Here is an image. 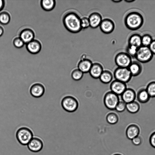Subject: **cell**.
<instances>
[{"label":"cell","instance_id":"19","mask_svg":"<svg viewBox=\"0 0 155 155\" xmlns=\"http://www.w3.org/2000/svg\"><path fill=\"white\" fill-rule=\"evenodd\" d=\"M93 63L89 59L84 58L81 60L78 64V68L83 73L89 72Z\"/></svg>","mask_w":155,"mask_h":155},{"label":"cell","instance_id":"34","mask_svg":"<svg viewBox=\"0 0 155 155\" xmlns=\"http://www.w3.org/2000/svg\"><path fill=\"white\" fill-rule=\"evenodd\" d=\"M14 45L16 48H21L23 47L25 44L21 39L19 37H16L13 41Z\"/></svg>","mask_w":155,"mask_h":155},{"label":"cell","instance_id":"22","mask_svg":"<svg viewBox=\"0 0 155 155\" xmlns=\"http://www.w3.org/2000/svg\"><path fill=\"white\" fill-rule=\"evenodd\" d=\"M128 43L129 45H133L138 48L142 46L141 37L137 34L132 35L128 39Z\"/></svg>","mask_w":155,"mask_h":155},{"label":"cell","instance_id":"12","mask_svg":"<svg viewBox=\"0 0 155 155\" xmlns=\"http://www.w3.org/2000/svg\"><path fill=\"white\" fill-rule=\"evenodd\" d=\"M28 149L33 152H38L40 151L43 147V143L40 139L33 137L27 145Z\"/></svg>","mask_w":155,"mask_h":155},{"label":"cell","instance_id":"2","mask_svg":"<svg viewBox=\"0 0 155 155\" xmlns=\"http://www.w3.org/2000/svg\"><path fill=\"white\" fill-rule=\"evenodd\" d=\"M143 19L142 16L137 12L129 13L125 17V24L129 29L135 30L138 29L143 25Z\"/></svg>","mask_w":155,"mask_h":155},{"label":"cell","instance_id":"40","mask_svg":"<svg viewBox=\"0 0 155 155\" xmlns=\"http://www.w3.org/2000/svg\"><path fill=\"white\" fill-rule=\"evenodd\" d=\"M122 0H112L111 1L114 3H119L121 2Z\"/></svg>","mask_w":155,"mask_h":155},{"label":"cell","instance_id":"1","mask_svg":"<svg viewBox=\"0 0 155 155\" xmlns=\"http://www.w3.org/2000/svg\"><path fill=\"white\" fill-rule=\"evenodd\" d=\"M63 25L70 32L78 33L82 29L81 25V18L75 12H72L67 13L63 18Z\"/></svg>","mask_w":155,"mask_h":155},{"label":"cell","instance_id":"25","mask_svg":"<svg viewBox=\"0 0 155 155\" xmlns=\"http://www.w3.org/2000/svg\"><path fill=\"white\" fill-rule=\"evenodd\" d=\"M140 106L139 104L136 101L126 104V109L129 113L135 114L139 111Z\"/></svg>","mask_w":155,"mask_h":155},{"label":"cell","instance_id":"8","mask_svg":"<svg viewBox=\"0 0 155 155\" xmlns=\"http://www.w3.org/2000/svg\"><path fill=\"white\" fill-rule=\"evenodd\" d=\"M115 61L118 67L128 68L132 61L131 57L127 53L121 52L116 55Z\"/></svg>","mask_w":155,"mask_h":155},{"label":"cell","instance_id":"42","mask_svg":"<svg viewBox=\"0 0 155 155\" xmlns=\"http://www.w3.org/2000/svg\"><path fill=\"white\" fill-rule=\"evenodd\" d=\"M114 155H122L120 154H115Z\"/></svg>","mask_w":155,"mask_h":155},{"label":"cell","instance_id":"29","mask_svg":"<svg viewBox=\"0 0 155 155\" xmlns=\"http://www.w3.org/2000/svg\"><path fill=\"white\" fill-rule=\"evenodd\" d=\"M83 74L84 73L78 68L74 69L72 71L71 76L73 80L78 81L82 79Z\"/></svg>","mask_w":155,"mask_h":155},{"label":"cell","instance_id":"13","mask_svg":"<svg viewBox=\"0 0 155 155\" xmlns=\"http://www.w3.org/2000/svg\"><path fill=\"white\" fill-rule=\"evenodd\" d=\"M90 27L95 28L99 26L102 19L101 15L97 12H94L89 15L88 18Z\"/></svg>","mask_w":155,"mask_h":155},{"label":"cell","instance_id":"38","mask_svg":"<svg viewBox=\"0 0 155 155\" xmlns=\"http://www.w3.org/2000/svg\"><path fill=\"white\" fill-rule=\"evenodd\" d=\"M5 5V1L3 0H0V12L3 9Z\"/></svg>","mask_w":155,"mask_h":155},{"label":"cell","instance_id":"11","mask_svg":"<svg viewBox=\"0 0 155 155\" xmlns=\"http://www.w3.org/2000/svg\"><path fill=\"white\" fill-rule=\"evenodd\" d=\"M45 92L44 86L39 83L32 84L30 88V93L34 97L39 98L43 95Z\"/></svg>","mask_w":155,"mask_h":155},{"label":"cell","instance_id":"26","mask_svg":"<svg viewBox=\"0 0 155 155\" xmlns=\"http://www.w3.org/2000/svg\"><path fill=\"white\" fill-rule=\"evenodd\" d=\"M106 120L109 124H114L118 122L119 117L116 113L113 112H110L106 116Z\"/></svg>","mask_w":155,"mask_h":155},{"label":"cell","instance_id":"20","mask_svg":"<svg viewBox=\"0 0 155 155\" xmlns=\"http://www.w3.org/2000/svg\"><path fill=\"white\" fill-rule=\"evenodd\" d=\"M132 76L139 75L142 72V67L140 63L138 61H132L128 67Z\"/></svg>","mask_w":155,"mask_h":155},{"label":"cell","instance_id":"35","mask_svg":"<svg viewBox=\"0 0 155 155\" xmlns=\"http://www.w3.org/2000/svg\"><path fill=\"white\" fill-rule=\"evenodd\" d=\"M131 140L133 144L135 146L140 145L142 142L141 138L138 136L134 137Z\"/></svg>","mask_w":155,"mask_h":155},{"label":"cell","instance_id":"21","mask_svg":"<svg viewBox=\"0 0 155 155\" xmlns=\"http://www.w3.org/2000/svg\"><path fill=\"white\" fill-rule=\"evenodd\" d=\"M137 97L138 101L142 103L148 102L150 98L146 88H141L138 90Z\"/></svg>","mask_w":155,"mask_h":155},{"label":"cell","instance_id":"31","mask_svg":"<svg viewBox=\"0 0 155 155\" xmlns=\"http://www.w3.org/2000/svg\"><path fill=\"white\" fill-rule=\"evenodd\" d=\"M138 49V48L135 46L128 45L126 49L127 53L131 57H135Z\"/></svg>","mask_w":155,"mask_h":155},{"label":"cell","instance_id":"5","mask_svg":"<svg viewBox=\"0 0 155 155\" xmlns=\"http://www.w3.org/2000/svg\"><path fill=\"white\" fill-rule=\"evenodd\" d=\"M153 55L149 47L141 46L138 48L135 57L138 61L144 63L150 61Z\"/></svg>","mask_w":155,"mask_h":155},{"label":"cell","instance_id":"27","mask_svg":"<svg viewBox=\"0 0 155 155\" xmlns=\"http://www.w3.org/2000/svg\"><path fill=\"white\" fill-rule=\"evenodd\" d=\"M9 14L6 12H3L0 13V23L4 25L8 24L10 20Z\"/></svg>","mask_w":155,"mask_h":155},{"label":"cell","instance_id":"30","mask_svg":"<svg viewBox=\"0 0 155 155\" xmlns=\"http://www.w3.org/2000/svg\"><path fill=\"white\" fill-rule=\"evenodd\" d=\"M153 40L150 35L148 34L144 35L141 37L142 46L149 47Z\"/></svg>","mask_w":155,"mask_h":155},{"label":"cell","instance_id":"24","mask_svg":"<svg viewBox=\"0 0 155 155\" xmlns=\"http://www.w3.org/2000/svg\"><path fill=\"white\" fill-rule=\"evenodd\" d=\"M40 4L43 9L48 11L54 8L56 2L54 0H42L41 1Z\"/></svg>","mask_w":155,"mask_h":155},{"label":"cell","instance_id":"37","mask_svg":"<svg viewBox=\"0 0 155 155\" xmlns=\"http://www.w3.org/2000/svg\"><path fill=\"white\" fill-rule=\"evenodd\" d=\"M149 47L153 54H155V40H153Z\"/></svg>","mask_w":155,"mask_h":155},{"label":"cell","instance_id":"17","mask_svg":"<svg viewBox=\"0 0 155 155\" xmlns=\"http://www.w3.org/2000/svg\"><path fill=\"white\" fill-rule=\"evenodd\" d=\"M41 45L40 42L38 40L34 39L26 44V48L30 53L36 54L41 50Z\"/></svg>","mask_w":155,"mask_h":155},{"label":"cell","instance_id":"39","mask_svg":"<svg viewBox=\"0 0 155 155\" xmlns=\"http://www.w3.org/2000/svg\"><path fill=\"white\" fill-rule=\"evenodd\" d=\"M4 29L2 27L0 26V37L4 33Z\"/></svg>","mask_w":155,"mask_h":155},{"label":"cell","instance_id":"7","mask_svg":"<svg viewBox=\"0 0 155 155\" xmlns=\"http://www.w3.org/2000/svg\"><path fill=\"white\" fill-rule=\"evenodd\" d=\"M114 76L115 80L126 84L130 81L132 77L128 68L118 67L114 70Z\"/></svg>","mask_w":155,"mask_h":155},{"label":"cell","instance_id":"43","mask_svg":"<svg viewBox=\"0 0 155 155\" xmlns=\"http://www.w3.org/2000/svg\"><path fill=\"white\" fill-rule=\"evenodd\" d=\"M8 97H9L8 96ZM9 99H10V98H9ZM12 104H13V103H12ZM13 105H14V104H13ZM16 109H17V108H16ZM17 110H18V109H17Z\"/></svg>","mask_w":155,"mask_h":155},{"label":"cell","instance_id":"36","mask_svg":"<svg viewBox=\"0 0 155 155\" xmlns=\"http://www.w3.org/2000/svg\"><path fill=\"white\" fill-rule=\"evenodd\" d=\"M150 143L151 146L155 148V131L150 135Z\"/></svg>","mask_w":155,"mask_h":155},{"label":"cell","instance_id":"18","mask_svg":"<svg viewBox=\"0 0 155 155\" xmlns=\"http://www.w3.org/2000/svg\"><path fill=\"white\" fill-rule=\"evenodd\" d=\"M140 132L139 127L134 124H130L127 127L126 130V135L129 139L132 140L138 136Z\"/></svg>","mask_w":155,"mask_h":155},{"label":"cell","instance_id":"41","mask_svg":"<svg viewBox=\"0 0 155 155\" xmlns=\"http://www.w3.org/2000/svg\"><path fill=\"white\" fill-rule=\"evenodd\" d=\"M125 1L128 3H131L135 1V0H125Z\"/></svg>","mask_w":155,"mask_h":155},{"label":"cell","instance_id":"9","mask_svg":"<svg viewBox=\"0 0 155 155\" xmlns=\"http://www.w3.org/2000/svg\"><path fill=\"white\" fill-rule=\"evenodd\" d=\"M111 91L118 95H121L127 88L126 84L115 80L112 82L110 86Z\"/></svg>","mask_w":155,"mask_h":155},{"label":"cell","instance_id":"10","mask_svg":"<svg viewBox=\"0 0 155 155\" xmlns=\"http://www.w3.org/2000/svg\"><path fill=\"white\" fill-rule=\"evenodd\" d=\"M99 27L102 32L106 34H109L111 33L114 30L115 24L112 20L109 18H106L102 19Z\"/></svg>","mask_w":155,"mask_h":155},{"label":"cell","instance_id":"4","mask_svg":"<svg viewBox=\"0 0 155 155\" xmlns=\"http://www.w3.org/2000/svg\"><path fill=\"white\" fill-rule=\"evenodd\" d=\"M16 138L19 142L22 145H27L33 137L31 131L26 127L19 128L16 133Z\"/></svg>","mask_w":155,"mask_h":155},{"label":"cell","instance_id":"15","mask_svg":"<svg viewBox=\"0 0 155 155\" xmlns=\"http://www.w3.org/2000/svg\"><path fill=\"white\" fill-rule=\"evenodd\" d=\"M103 71L102 65L96 62L93 63L89 73L92 78L97 79L99 78Z\"/></svg>","mask_w":155,"mask_h":155},{"label":"cell","instance_id":"23","mask_svg":"<svg viewBox=\"0 0 155 155\" xmlns=\"http://www.w3.org/2000/svg\"><path fill=\"white\" fill-rule=\"evenodd\" d=\"M99 79L103 83L107 84L110 82L113 78V75L112 73L109 70H104L100 76Z\"/></svg>","mask_w":155,"mask_h":155},{"label":"cell","instance_id":"6","mask_svg":"<svg viewBox=\"0 0 155 155\" xmlns=\"http://www.w3.org/2000/svg\"><path fill=\"white\" fill-rule=\"evenodd\" d=\"M119 101V96L111 91L107 92L104 98L105 106L110 110H115Z\"/></svg>","mask_w":155,"mask_h":155},{"label":"cell","instance_id":"32","mask_svg":"<svg viewBox=\"0 0 155 155\" xmlns=\"http://www.w3.org/2000/svg\"><path fill=\"white\" fill-rule=\"evenodd\" d=\"M126 104L123 101H119L115 110L119 112H123L126 109Z\"/></svg>","mask_w":155,"mask_h":155},{"label":"cell","instance_id":"16","mask_svg":"<svg viewBox=\"0 0 155 155\" xmlns=\"http://www.w3.org/2000/svg\"><path fill=\"white\" fill-rule=\"evenodd\" d=\"M19 36L24 43L26 44L34 39L35 34L32 30L27 28L21 31Z\"/></svg>","mask_w":155,"mask_h":155},{"label":"cell","instance_id":"33","mask_svg":"<svg viewBox=\"0 0 155 155\" xmlns=\"http://www.w3.org/2000/svg\"><path fill=\"white\" fill-rule=\"evenodd\" d=\"M81 25L82 29L87 28L90 27L88 18L84 17L81 18Z\"/></svg>","mask_w":155,"mask_h":155},{"label":"cell","instance_id":"14","mask_svg":"<svg viewBox=\"0 0 155 155\" xmlns=\"http://www.w3.org/2000/svg\"><path fill=\"white\" fill-rule=\"evenodd\" d=\"M122 101L126 104L135 101L136 97L135 91L131 88H127L121 95Z\"/></svg>","mask_w":155,"mask_h":155},{"label":"cell","instance_id":"3","mask_svg":"<svg viewBox=\"0 0 155 155\" xmlns=\"http://www.w3.org/2000/svg\"><path fill=\"white\" fill-rule=\"evenodd\" d=\"M61 104L62 108L69 112L75 111L79 106V103L77 99L71 95L64 97L61 100Z\"/></svg>","mask_w":155,"mask_h":155},{"label":"cell","instance_id":"28","mask_svg":"<svg viewBox=\"0 0 155 155\" xmlns=\"http://www.w3.org/2000/svg\"><path fill=\"white\" fill-rule=\"evenodd\" d=\"M146 89L150 97H155V81H152L149 83Z\"/></svg>","mask_w":155,"mask_h":155}]
</instances>
